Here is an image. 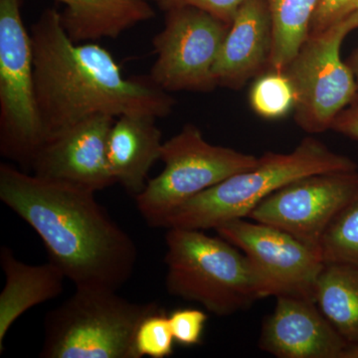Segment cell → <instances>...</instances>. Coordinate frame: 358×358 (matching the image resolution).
<instances>
[{
  "label": "cell",
  "mask_w": 358,
  "mask_h": 358,
  "mask_svg": "<svg viewBox=\"0 0 358 358\" xmlns=\"http://www.w3.org/2000/svg\"><path fill=\"white\" fill-rule=\"evenodd\" d=\"M162 308L155 301L134 303L106 289L76 288L44 320L42 358H140L136 331Z\"/></svg>",
  "instance_id": "cell-5"
},
{
  "label": "cell",
  "mask_w": 358,
  "mask_h": 358,
  "mask_svg": "<svg viewBox=\"0 0 358 358\" xmlns=\"http://www.w3.org/2000/svg\"><path fill=\"white\" fill-rule=\"evenodd\" d=\"M265 1L273 29V49L268 70L285 71L307 40L320 0Z\"/></svg>",
  "instance_id": "cell-19"
},
{
  "label": "cell",
  "mask_w": 358,
  "mask_h": 358,
  "mask_svg": "<svg viewBox=\"0 0 358 358\" xmlns=\"http://www.w3.org/2000/svg\"><path fill=\"white\" fill-rule=\"evenodd\" d=\"M358 187V171L310 174L275 190L248 219L279 228L313 248Z\"/></svg>",
  "instance_id": "cell-11"
},
{
  "label": "cell",
  "mask_w": 358,
  "mask_h": 358,
  "mask_svg": "<svg viewBox=\"0 0 358 358\" xmlns=\"http://www.w3.org/2000/svg\"><path fill=\"white\" fill-rule=\"evenodd\" d=\"M315 301L348 345L358 343V266L324 263Z\"/></svg>",
  "instance_id": "cell-18"
},
{
  "label": "cell",
  "mask_w": 358,
  "mask_h": 358,
  "mask_svg": "<svg viewBox=\"0 0 358 358\" xmlns=\"http://www.w3.org/2000/svg\"><path fill=\"white\" fill-rule=\"evenodd\" d=\"M34 89L45 141L94 115L164 117L174 101L150 77L126 78L109 51L73 41L57 9L31 27Z\"/></svg>",
  "instance_id": "cell-2"
},
{
  "label": "cell",
  "mask_w": 358,
  "mask_h": 358,
  "mask_svg": "<svg viewBox=\"0 0 358 358\" xmlns=\"http://www.w3.org/2000/svg\"><path fill=\"white\" fill-rule=\"evenodd\" d=\"M357 171V164L308 136L289 154L266 152L252 169L233 174L178 207L164 228L215 230L218 226L247 218L268 195L292 181L310 174Z\"/></svg>",
  "instance_id": "cell-3"
},
{
  "label": "cell",
  "mask_w": 358,
  "mask_h": 358,
  "mask_svg": "<svg viewBox=\"0 0 358 358\" xmlns=\"http://www.w3.org/2000/svg\"><path fill=\"white\" fill-rule=\"evenodd\" d=\"M341 358H358V343L348 345Z\"/></svg>",
  "instance_id": "cell-28"
},
{
  "label": "cell",
  "mask_w": 358,
  "mask_h": 358,
  "mask_svg": "<svg viewBox=\"0 0 358 358\" xmlns=\"http://www.w3.org/2000/svg\"><path fill=\"white\" fill-rule=\"evenodd\" d=\"M45 138L35 98L31 34L20 0H0V152L30 166Z\"/></svg>",
  "instance_id": "cell-8"
},
{
  "label": "cell",
  "mask_w": 358,
  "mask_h": 358,
  "mask_svg": "<svg viewBox=\"0 0 358 358\" xmlns=\"http://www.w3.org/2000/svg\"><path fill=\"white\" fill-rule=\"evenodd\" d=\"M166 9L173 6H192L211 14L223 22L231 24L240 7L247 0H159Z\"/></svg>",
  "instance_id": "cell-24"
},
{
  "label": "cell",
  "mask_w": 358,
  "mask_h": 358,
  "mask_svg": "<svg viewBox=\"0 0 358 358\" xmlns=\"http://www.w3.org/2000/svg\"><path fill=\"white\" fill-rule=\"evenodd\" d=\"M348 346L315 301L294 296L275 298L259 338V348L279 358H341Z\"/></svg>",
  "instance_id": "cell-13"
},
{
  "label": "cell",
  "mask_w": 358,
  "mask_h": 358,
  "mask_svg": "<svg viewBox=\"0 0 358 358\" xmlns=\"http://www.w3.org/2000/svg\"><path fill=\"white\" fill-rule=\"evenodd\" d=\"M160 160L164 171L134 197L141 215L155 228L164 227L167 217L192 197L255 166L259 157L211 145L197 127L186 124L164 143Z\"/></svg>",
  "instance_id": "cell-6"
},
{
  "label": "cell",
  "mask_w": 358,
  "mask_h": 358,
  "mask_svg": "<svg viewBox=\"0 0 358 358\" xmlns=\"http://www.w3.org/2000/svg\"><path fill=\"white\" fill-rule=\"evenodd\" d=\"M0 264L6 285L0 294V353L9 329L23 313L40 303L53 300L64 289V273L49 261L29 265L18 260L13 250L2 246Z\"/></svg>",
  "instance_id": "cell-16"
},
{
  "label": "cell",
  "mask_w": 358,
  "mask_h": 358,
  "mask_svg": "<svg viewBox=\"0 0 358 358\" xmlns=\"http://www.w3.org/2000/svg\"><path fill=\"white\" fill-rule=\"evenodd\" d=\"M357 28L358 11L322 31L310 33L285 69L296 92L294 120L308 134L331 129L336 117L355 102L357 82L341 52L348 35Z\"/></svg>",
  "instance_id": "cell-7"
},
{
  "label": "cell",
  "mask_w": 358,
  "mask_h": 358,
  "mask_svg": "<svg viewBox=\"0 0 358 358\" xmlns=\"http://www.w3.org/2000/svg\"><path fill=\"white\" fill-rule=\"evenodd\" d=\"M348 65H350V67L352 68L357 87V96H355V100L352 105H358V48L355 51V53L352 54V57H350V63H348Z\"/></svg>",
  "instance_id": "cell-27"
},
{
  "label": "cell",
  "mask_w": 358,
  "mask_h": 358,
  "mask_svg": "<svg viewBox=\"0 0 358 358\" xmlns=\"http://www.w3.org/2000/svg\"><path fill=\"white\" fill-rule=\"evenodd\" d=\"M64 4L63 26L77 43L117 38L138 23L152 20L147 0H58Z\"/></svg>",
  "instance_id": "cell-17"
},
{
  "label": "cell",
  "mask_w": 358,
  "mask_h": 358,
  "mask_svg": "<svg viewBox=\"0 0 358 358\" xmlns=\"http://www.w3.org/2000/svg\"><path fill=\"white\" fill-rule=\"evenodd\" d=\"M166 10L152 40L157 60L148 77L167 93L213 91L214 65L230 25L192 6Z\"/></svg>",
  "instance_id": "cell-9"
},
{
  "label": "cell",
  "mask_w": 358,
  "mask_h": 358,
  "mask_svg": "<svg viewBox=\"0 0 358 358\" xmlns=\"http://www.w3.org/2000/svg\"><path fill=\"white\" fill-rule=\"evenodd\" d=\"M249 102L261 117L279 120L294 110L296 92L285 71L268 70L252 85Z\"/></svg>",
  "instance_id": "cell-21"
},
{
  "label": "cell",
  "mask_w": 358,
  "mask_h": 358,
  "mask_svg": "<svg viewBox=\"0 0 358 358\" xmlns=\"http://www.w3.org/2000/svg\"><path fill=\"white\" fill-rule=\"evenodd\" d=\"M117 117L94 115L47 138L33 157V174L99 192L114 185L107 157Z\"/></svg>",
  "instance_id": "cell-12"
},
{
  "label": "cell",
  "mask_w": 358,
  "mask_h": 358,
  "mask_svg": "<svg viewBox=\"0 0 358 358\" xmlns=\"http://www.w3.org/2000/svg\"><path fill=\"white\" fill-rule=\"evenodd\" d=\"M155 120L145 115H121L110 129L107 147L110 173L134 197L145 189L150 169L160 160L164 143Z\"/></svg>",
  "instance_id": "cell-15"
},
{
  "label": "cell",
  "mask_w": 358,
  "mask_h": 358,
  "mask_svg": "<svg viewBox=\"0 0 358 358\" xmlns=\"http://www.w3.org/2000/svg\"><path fill=\"white\" fill-rule=\"evenodd\" d=\"M320 252L324 263L358 266V187L327 228Z\"/></svg>",
  "instance_id": "cell-20"
},
{
  "label": "cell",
  "mask_w": 358,
  "mask_h": 358,
  "mask_svg": "<svg viewBox=\"0 0 358 358\" xmlns=\"http://www.w3.org/2000/svg\"><path fill=\"white\" fill-rule=\"evenodd\" d=\"M273 29L265 0H247L229 26L213 68L216 86L239 90L270 64Z\"/></svg>",
  "instance_id": "cell-14"
},
{
  "label": "cell",
  "mask_w": 358,
  "mask_h": 358,
  "mask_svg": "<svg viewBox=\"0 0 358 358\" xmlns=\"http://www.w3.org/2000/svg\"><path fill=\"white\" fill-rule=\"evenodd\" d=\"M358 11V0H320L310 33L322 31Z\"/></svg>",
  "instance_id": "cell-25"
},
{
  "label": "cell",
  "mask_w": 358,
  "mask_h": 358,
  "mask_svg": "<svg viewBox=\"0 0 358 358\" xmlns=\"http://www.w3.org/2000/svg\"><path fill=\"white\" fill-rule=\"evenodd\" d=\"M174 341L190 348L201 343L208 315L197 308L176 310L169 315Z\"/></svg>",
  "instance_id": "cell-23"
},
{
  "label": "cell",
  "mask_w": 358,
  "mask_h": 358,
  "mask_svg": "<svg viewBox=\"0 0 358 358\" xmlns=\"http://www.w3.org/2000/svg\"><path fill=\"white\" fill-rule=\"evenodd\" d=\"M215 231L247 257L264 299L294 296L315 301V287L324 266L319 249L279 228L247 218L228 221Z\"/></svg>",
  "instance_id": "cell-10"
},
{
  "label": "cell",
  "mask_w": 358,
  "mask_h": 358,
  "mask_svg": "<svg viewBox=\"0 0 358 358\" xmlns=\"http://www.w3.org/2000/svg\"><path fill=\"white\" fill-rule=\"evenodd\" d=\"M166 285L171 296L227 317L264 299L255 271L243 252L203 230L169 228Z\"/></svg>",
  "instance_id": "cell-4"
},
{
  "label": "cell",
  "mask_w": 358,
  "mask_h": 358,
  "mask_svg": "<svg viewBox=\"0 0 358 358\" xmlns=\"http://www.w3.org/2000/svg\"><path fill=\"white\" fill-rule=\"evenodd\" d=\"M331 129L358 141V105L350 106L336 117Z\"/></svg>",
  "instance_id": "cell-26"
},
{
  "label": "cell",
  "mask_w": 358,
  "mask_h": 358,
  "mask_svg": "<svg viewBox=\"0 0 358 358\" xmlns=\"http://www.w3.org/2000/svg\"><path fill=\"white\" fill-rule=\"evenodd\" d=\"M95 193L0 164V199L41 238L49 261L75 288L117 292L134 274L138 249Z\"/></svg>",
  "instance_id": "cell-1"
},
{
  "label": "cell",
  "mask_w": 358,
  "mask_h": 358,
  "mask_svg": "<svg viewBox=\"0 0 358 358\" xmlns=\"http://www.w3.org/2000/svg\"><path fill=\"white\" fill-rule=\"evenodd\" d=\"M174 341L169 315L164 310L152 313L141 322L136 331V350L138 357L166 358L174 352Z\"/></svg>",
  "instance_id": "cell-22"
}]
</instances>
